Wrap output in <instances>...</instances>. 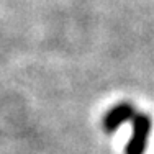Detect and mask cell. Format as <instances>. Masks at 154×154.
<instances>
[{
    "label": "cell",
    "mask_w": 154,
    "mask_h": 154,
    "mask_svg": "<svg viewBox=\"0 0 154 154\" xmlns=\"http://www.w3.org/2000/svg\"><path fill=\"white\" fill-rule=\"evenodd\" d=\"M134 118V108L130 103H120L116 107H113L107 113V116L103 118V128L108 133L116 131L123 123L130 122Z\"/></svg>",
    "instance_id": "cell-2"
},
{
    "label": "cell",
    "mask_w": 154,
    "mask_h": 154,
    "mask_svg": "<svg viewBox=\"0 0 154 154\" xmlns=\"http://www.w3.org/2000/svg\"><path fill=\"white\" fill-rule=\"evenodd\" d=\"M151 131V120L148 115H134L133 134L126 144V154H144L148 136Z\"/></svg>",
    "instance_id": "cell-1"
}]
</instances>
